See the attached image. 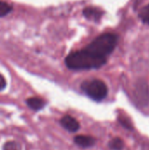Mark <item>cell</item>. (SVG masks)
<instances>
[{
	"instance_id": "1",
	"label": "cell",
	"mask_w": 149,
	"mask_h": 150,
	"mask_svg": "<svg viewBox=\"0 0 149 150\" xmlns=\"http://www.w3.org/2000/svg\"><path fill=\"white\" fill-rule=\"evenodd\" d=\"M106 62L95 57L85 48L70 53L65 60L67 67L73 70L98 69L105 65Z\"/></svg>"
},
{
	"instance_id": "2",
	"label": "cell",
	"mask_w": 149,
	"mask_h": 150,
	"mask_svg": "<svg viewBox=\"0 0 149 150\" xmlns=\"http://www.w3.org/2000/svg\"><path fill=\"white\" fill-rule=\"evenodd\" d=\"M118 43V36L113 33H104L97 37L86 47L95 57L107 61V57L113 52Z\"/></svg>"
},
{
	"instance_id": "3",
	"label": "cell",
	"mask_w": 149,
	"mask_h": 150,
	"mask_svg": "<svg viewBox=\"0 0 149 150\" xmlns=\"http://www.w3.org/2000/svg\"><path fill=\"white\" fill-rule=\"evenodd\" d=\"M81 89L89 98L95 101H102L108 94L107 85L98 79L84 81L81 85Z\"/></svg>"
},
{
	"instance_id": "4",
	"label": "cell",
	"mask_w": 149,
	"mask_h": 150,
	"mask_svg": "<svg viewBox=\"0 0 149 150\" xmlns=\"http://www.w3.org/2000/svg\"><path fill=\"white\" fill-rule=\"evenodd\" d=\"M135 98L141 106H147L149 104V87L145 81L141 80L136 84Z\"/></svg>"
},
{
	"instance_id": "5",
	"label": "cell",
	"mask_w": 149,
	"mask_h": 150,
	"mask_svg": "<svg viewBox=\"0 0 149 150\" xmlns=\"http://www.w3.org/2000/svg\"><path fill=\"white\" fill-rule=\"evenodd\" d=\"M60 122H61V125L66 130H68L69 132H76L80 128L79 122L75 118H73L72 116H69V115H67V116H64L63 118H61Z\"/></svg>"
},
{
	"instance_id": "6",
	"label": "cell",
	"mask_w": 149,
	"mask_h": 150,
	"mask_svg": "<svg viewBox=\"0 0 149 150\" xmlns=\"http://www.w3.org/2000/svg\"><path fill=\"white\" fill-rule=\"evenodd\" d=\"M104 12L97 8V7H87L83 10V15L84 17L89 19V20H92V21H98L101 19L102 16H103Z\"/></svg>"
},
{
	"instance_id": "7",
	"label": "cell",
	"mask_w": 149,
	"mask_h": 150,
	"mask_svg": "<svg viewBox=\"0 0 149 150\" xmlns=\"http://www.w3.org/2000/svg\"><path fill=\"white\" fill-rule=\"evenodd\" d=\"M75 142L82 148H90L95 145L96 139L89 135H77L75 137Z\"/></svg>"
},
{
	"instance_id": "8",
	"label": "cell",
	"mask_w": 149,
	"mask_h": 150,
	"mask_svg": "<svg viewBox=\"0 0 149 150\" xmlns=\"http://www.w3.org/2000/svg\"><path fill=\"white\" fill-rule=\"evenodd\" d=\"M26 104H27V105L31 109H32L34 111L41 110L45 106V105H46L45 101L42 98H37V97H33V98H28L26 100Z\"/></svg>"
},
{
	"instance_id": "9",
	"label": "cell",
	"mask_w": 149,
	"mask_h": 150,
	"mask_svg": "<svg viewBox=\"0 0 149 150\" xmlns=\"http://www.w3.org/2000/svg\"><path fill=\"white\" fill-rule=\"evenodd\" d=\"M125 146V143L120 138H114L109 142V147L112 150H122Z\"/></svg>"
},
{
	"instance_id": "10",
	"label": "cell",
	"mask_w": 149,
	"mask_h": 150,
	"mask_svg": "<svg viewBox=\"0 0 149 150\" xmlns=\"http://www.w3.org/2000/svg\"><path fill=\"white\" fill-rule=\"evenodd\" d=\"M11 11V6L8 3L0 0V18L6 16Z\"/></svg>"
},
{
	"instance_id": "11",
	"label": "cell",
	"mask_w": 149,
	"mask_h": 150,
	"mask_svg": "<svg viewBox=\"0 0 149 150\" xmlns=\"http://www.w3.org/2000/svg\"><path fill=\"white\" fill-rule=\"evenodd\" d=\"M140 18H141V20L146 23L149 24V4L148 5H146L140 12Z\"/></svg>"
},
{
	"instance_id": "12",
	"label": "cell",
	"mask_w": 149,
	"mask_h": 150,
	"mask_svg": "<svg viewBox=\"0 0 149 150\" xmlns=\"http://www.w3.org/2000/svg\"><path fill=\"white\" fill-rule=\"evenodd\" d=\"M4 150H21V147L16 142H8L4 144Z\"/></svg>"
},
{
	"instance_id": "13",
	"label": "cell",
	"mask_w": 149,
	"mask_h": 150,
	"mask_svg": "<svg viewBox=\"0 0 149 150\" xmlns=\"http://www.w3.org/2000/svg\"><path fill=\"white\" fill-rule=\"evenodd\" d=\"M119 122H120V124L124 127H126V129H133V126H132V124H131V122L130 121H127V119H123L122 117H119Z\"/></svg>"
},
{
	"instance_id": "14",
	"label": "cell",
	"mask_w": 149,
	"mask_h": 150,
	"mask_svg": "<svg viewBox=\"0 0 149 150\" xmlns=\"http://www.w3.org/2000/svg\"><path fill=\"white\" fill-rule=\"evenodd\" d=\"M6 85V82H5V79L4 78V76L0 74V91L4 90V87Z\"/></svg>"
}]
</instances>
